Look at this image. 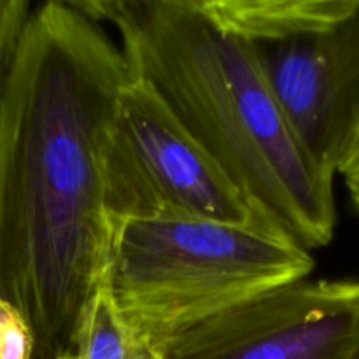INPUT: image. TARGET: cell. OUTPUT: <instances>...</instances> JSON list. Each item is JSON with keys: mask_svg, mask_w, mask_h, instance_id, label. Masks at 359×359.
Segmentation results:
<instances>
[{"mask_svg": "<svg viewBox=\"0 0 359 359\" xmlns=\"http://www.w3.org/2000/svg\"><path fill=\"white\" fill-rule=\"evenodd\" d=\"M130 76L79 0L34 7L0 95V298L30 323L35 359L77 351L107 279L104 149Z\"/></svg>", "mask_w": 359, "mask_h": 359, "instance_id": "obj_1", "label": "cell"}, {"mask_svg": "<svg viewBox=\"0 0 359 359\" xmlns=\"http://www.w3.org/2000/svg\"><path fill=\"white\" fill-rule=\"evenodd\" d=\"M116 30L147 81L259 219L307 251L333 241L335 179L291 130L255 48L209 0H79Z\"/></svg>", "mask_w": 359, "mask_h": 359, "instance_id": "obj_2", "label": "cell"}, {"mask_svg": "<svg viewBox=\"0 0 359 359\" xmlns=\"http://www.w3.org/2000/svg\"><path fill=\"white\" fill-rule=\"evenodd\" d=\"M311 251L259 226L189 216L114 223L105 287L123 318L163 347L181 333L307 279Z\"/></svg>", "mask_w": 359, "mask_h": 359, "instance_id": "obj_3", "label": "cell"}, {"mask_svg": "<svg viewBox=\"0 0 359 359\" xmlns=\"http://www.w3.org/2000/svg\"><path fill=\"white\" fill-rule=\"evenodd\" d=\"M255 48L312 161L335 179L359 126V0H209Z\"/></svg>", "mask_w": 359, "mask_h": 359, "instance_id": "obj_4", "label": "cell"}, {"mask_svg": "<svg viewBox=\"0 0 359 359\" xmlns=\"http://www.w3.org/2000/svg\"><path fill=\"white\" fill-rule=\"evenodd\" d=\"M104 165L112 224L135 217L189 216L270 228L140 77L130 76L119 93L105 137Z\"/></svg>", "mask_w": 359, "mask_h": 359, "instance_id": "obj_5", "label": "cell"}, {"mask_svg": "<svg viewBox=\"0 0 359 359\" xmlns=\"http://www.w3.org/2000/svg\"><path fill=\"white\" fill-rule=\"evenodd\" d=\"M167 359H359V280L302 279L202 323Z\"/></svg>", "mask_w": 359, "mask_h": 359, "instance_id": "obj_6", "label": "cell"}, {"mask_svg": "<svg viewBox=\"0 0 359 359\" xmlns=\"http://www.w3.org/2000/svg\"><path fill=\"white\" fill-rule=\"evenodd\" d=\"M77 354L81 359H167L149 337L123 318L105 284L88 312Z\"/></svg>", "mask_w": 359, "mask_h": 359, "instance_id": "obj_7", "label": "cell"}, {"mask_svg": "<svg viewBox=\"0 0 359 359\" xmlns=\"http://www.w3.org/2000/svg\"><path fill=\"white\" fill-rule=\"evenodd\" d=\"M35 333L23 312L0 298V359H35Z\"/></svg>", "mask_w": 359, "mask_h": 359, "instance_id": "obj_8", "label": "cell"}, {"mask_svg": "<svg viewBox=\"0 0 359 359\" xmlns=\"http://www.w3.org/2000/svg\"><path fill=\"white\" fill-rule=\"evenodd\" d=\"M30 0H0V95L23 28L34 11Z\"/></svg>", "mask_w": 359, "mask_h": 359, "instance_id": "obj_9", "label": "cell"}, {"mask_svg": "<svg viewBox=\"0 0 359 359\" xmlns=\"http://www.w3.org/2000/svg\"><path fill=\"white\" fill-rule=\"evenodd\" d=\"M339 175L344 179V184H346L347 193H349L351 202H353L354 209H356L359 216V126L346 156H344L342 163H340Z\"/></svg>", "mask_w": 359, "mask_h": 359, "instance_id": "obj_10", "label": "cell"}, {"mask_svg": "<svg viewBox=\"0 0 359 359\" xmlns=\"http://www.w3.org/2000/svg\"><path fill=\"white\" fill-rule=\"evenodd\" d=\"M56 359H81V356H79V354H77V351H74V353L62 354V356H58Z\"/></svg>", "mask_w": 359, "mask_h": 359, "instance_id": "obj_11", "label": "cell"}]
</instances>
